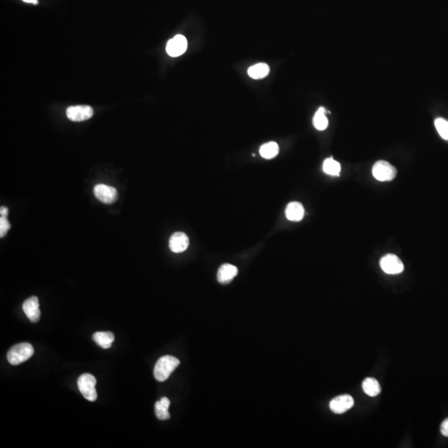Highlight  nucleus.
Segmentation results:
<instances>
[{
	"label": "nucleus",
	"instance_id": "f257e3e1",
	"mask_svg": "<svg viewBox=\"0 0 448 448\" xmlns=\"http://www.w3.org/2000/svg\"><path fill=\"white\" fill-rule=\"evenodd\" d=\"M179 360L171 355H165L157 361L154 366V376L159 382H164L169 378L172 373L179 366Z\"/></svg>",
	"mask_w": 448,
	"mask_h": 448
},
{
	"label": "nucleus",
	"instance_id": "f03ea898",
	"mask_svg": "<svg viewBox=\"0 0 448 448\" xmlns=\"http://www.w3.org/2000/svg\"><path fill=\"white\" fill-rule=\"evenodd\" d=\"M34 354V349L28 343H21L11 348L7 359L12 365H18L29 360Z\"/></svg>",
	"mask_w": 448,
	"mask_h": 448
},
{
	"label": "nucleus",
	"instance_id": "7ed1b4c3",
	"mask_svg": "<svg viewBox=\"0 0 448 448\" xmlns=\"http://www.w3.org/2000/svg\"><path fill=\"white\" fill-rule=\"evenodd\" d=\"M96 379L90 373H84L77 380L79 390L86 400L94 402L97 398L96 390Z\"/></svg>",
	"mask_w": 448,
	"mask_h": 448
},
{
	"label": "nucleus",
	"instance_id": "20e7f679",
	"mask_svg": "<svg viewBox=\"0 0 448 448\" xmlns=\"http://www.w3.org/2000/svg\"><path fill=\"white\" fill-rule=\"evenodd\" d=\"M373 175L377 180L381 182L391 181L397 175L395 167L384 160L376 162L373 167Z\"/></svg>",
	"mask_w": 448,
	"mask_h": 448
},
{
	"label": "nucleus",
	"instance_id": "39448f33",
	"mask_svg": "<svg viewBox=\"0 0 448 448\" xmlns=\"http://www.w3.org/2000/svg\"><path fill=\"white\" fill-rule=\"evenodd\" d=\"M94 194L96 199L106 204H113L118 199V193L116 189L106 184H96L94 188Z\"/></svg>",
	"mask_w": 448,
	"mask_h": 448
},
{
	"label": "nucleus",
	"instance_id": "423d86ee",
	"mask_svg": "<svg viewBox=\"0 0 448 448\" xmlns=\"http://www.w3.org/2000/svg\"><path fill=\"white\" fill-rule=\"evenodd\" d=\"M380 267L387 274L396 275L403 272V262L396 255L388 254L381 259Z\"/></svg>",
	"mask_w": 448,
	"mask_h": 448
},
{
	"label": "nucleus",
	"instance_id": "0eeeda50",
	"mask_svg": "<svg viewBox=\"0 0 448 448\" xmlns=\"http://www.w3.org/2000/svg\"><path fill=\"white\" fill-rule=\"evenodd\" d=\"M93 116V109L90 106H73L67 109V116L71 121H83L91 118Z\"/></svg>",
	"mask_w": 448,
	"mask_h": 448
},
{
	"label": "nucleus",
	"instance_id": "6e6552de",
	"mask_svg": "<svg viewBox=\"0 0 448 448\" xmlns=\"http://www.w3.org/2000/svg\"><path fill=\"white\" fill-rule=\"evenodd\" d=\"M187 47L188 43L185 37L183 35H176L167 43L166 52L170 57L176 58L186 52Z\"/></svg>",
	"mask_w": 448,
	"mask_h": 448
},
{
	"label": "nucleus",
	"instance_id": "1a4fd4ad",
	"mask_svg": "<svg viewBox=\"0 0 448 448\" xmlns=\"http://www.w3.org/2000/svg\"><path fill=\"white\" fill-rule=\"evenodd\" d=\"M355 403L354 398L350 395L338 396L336 398L331 400L330 403V408L333 413L341 414L352 408Z\"/></svg>",
	"mask_w": 448,
	"mask_h": 448
},
{
	"label": "nucleus",
	"instance_id": "9d476101",
	"mask_svg": "<svg viewBox=\"0 0 448 448\" xmlns=\"http://www.w3.org/2000/svg\"><path fill=\"white\" fill-rule=\"evenodd\" d=\"M23 310L32 322H38L40 320L41 311L38 297H32L27 299L23 302Z\"/></svg>",
	"mask_w": 448,
	"mask_h": 448
},
{
	"label": "nucleus",
	"instance_id": "9b49d317",
	"mask_svg": "<svg viewBox=\"0 0 448 448\" xmlns=\"http://www.w3.org/2000/svg\"><path fill=\"white\" fill-rule=\"evenodd\" d=\"M189 237L184 232H174L169 238V248L172 252L175 253L184 252L189 247Z\"/></svg>",
	"mask_w": 448,
	"mask_h": 448
},
{
	"label": "nucleus",
	"instance_id": "f8f14e48",
	"mask_svg": "<svg viewBox=\"0 0 448 448\" xmlns=\"http://www.w3.org/2000/svg\"><path fill=\"white\" fill-rule=\"evenodd\" d=\"M238 273L237 267L231 264L222 265L218 272V281L221 284H227L232 282Z\"/></svg>",
	"mask_w": 448,
	"mask_h": 448
},
{
	"label": "nucleus",
	"instance_id": "ddd939ff",
	"mask_svg": "<svg viewBox=\"0 0 448 448\" xmlns=\"http://www.w3.org/2000/svg\"><path fill=\"white\" fill-rule=\"evenodd\" d=\"M305 215V209L302 204L298 202H292L287 205L286 216L290 221L299 222L302 220Z\"/></svg>",
	"mask_w": 448,
	"mask_h": 448
},
{
	"label": "nucleus",
	"instance_id": "4468645a",
	"mask_svg": "<svg viewBox=\"0 0 448 448\" xmlns=\"http://www.w3.org/2000/svg\"><path fill=\"white\" fill-rule=\"evenodd\" d=\"M170 405V401L169 398H162L160 400L158 401L154 406V410H155V415L159 420H167L170 418V414L169 413V408Z\"/></svg>",
	"mask_w": 448,
	"mask_h": 448
},
{
	"label": "nucleus",
	"instance_id": "2eb2a0df",
	"mask_svg": "<svg viewBox=\"0 0 448 448\" xmlns=\"http://www.w3.org/2000/svg\"><path fill=\"white\" fill-rule=\"evenodd\" d=\"M363 390L370 397H376L381 392L380 384L375 378H367L363 381Z\"/></svg>",
	"mask_w": 448,
	"mask_h": 448
},
{
	"label": "nucleus",
	"instance_id": "dca6fc26",
	"mask_svg": "<svg viewBox=\"0 0 448 448\" xmlns=\"http://www.w3.org/2000/svg\"><path fill=\"white\" fill-rule=\"evenodd\" d=\"M92 339L99 346L109 349L115 340V335L111 332H96L92 335Z\"/></svg>",
	"mask_w": 448,
	"mask_h": 448
},
{
	"label": "nucleus",
	"instance_id": "f3484780",
	"mask_svg": "<svg viewBox=\"0 0 448 448\" xmlns=\"http://www.w3.org/2000/svg\"><path fill=\"white\" fill-rule=\"evenodd\" d=\"M247 73H248L250 77H252V78L257 79V80L264 78L269 74V66L266 63H257L256 65H253L249 68Z\"/></svg>",
	"mask_w": 448,
	"mask_h": 448
},
{
	"label": "nucleus",
	"instance_id": "a211bd4d",
	"mask_svg": "<svg viewBox=\"0 0 448 448\" xmlns=\"http://www.w3.org/2000/svg\"><path fill=\"white\" fill-rule=\"evenodd\" d=\"M279 153V146L276 142H268L260 148V154L264 159H270L277 156Z\"/></svg>",
	"mask_w": 448,
	"mask_h": 448
},
{
	"label": "nucleus",
	"instance_id": "6ab92c4d",
	"mask_svg": "<svg viewBox=\"0 0 448 448\" xmlns=\"http://www.w3.org/2000/svg\"><path fill=\"white\" fill-rule=\"evenodd\" d=\"M326 110L324 107H320L318 109L315 116L313 118V125L315 126V129H317L318 131H324L327 128L328 119L325 116Z\"/></svg>",
	"mask_w": 448,
	"mask_h": 448
},
{
	"label": "nucleus",
	"instance_id": "aec40b11",
	"mask_svg": "<svg viewBox=\"0 0 448 448\" xmlns=\"http://www.w3.org/2000/svg\"><path fill=\"white\" fill-rule=\"evenodd\" d=\"M323 170L325 174H329V175L339 176L340 170H341V166H340V163L333 158H328L324 161Z\"/></svg>",
	"mask_w": 448,
	"mask_h": 448
},
{
	"label": "nucleus",
	"instance_id": "412c9836",
	"mask_svg": "<svg viewBox=\"0 0 448 448\" xmlns=\"http://www.w3.org/2000/svg\"><path fill=\"white\" fill-rule=\"evenodd\" d=\"M435 126L441 137L448 141V121L443 118L436 119Z\"/></svg>",
	"mask_w": 448,
	"mask_h": 448
},
{
	"label": "nucleus",
	"instance_id": "4be33fe9",
	"mask_svg": "<svg viewBox=\"0 0 448 448\" xmlns=\"http://www.w3.org/2000/svg\"><path fill=\"white\" fill-rule=\"evenodd\" d=\"M10 223L6 217L0 218V237H3L7 234L8 230L10 229Z\"/></svg>",
	"mask_w": 448,
	"mask_h": 448
},
{
	"label": "nucleus",
	"instance_id": "5701e85b",
	"mask_svg": "<svg viewBox=\"0 0 448 448\" xmlns=\"http://www.w3.org/2000/svg\"><path fill=\"white\" fill-rule=\"evenodd\" d=\"M441 433L444 437L448 438V418L445 419L441 425Z\"/></svg>",
	"mask_w": 448,
	"mask_h": 448
},
{
	"label": "nucleus",
	"instance_id": "b1692460",
	"mask_svg": "<svg viewBox=\"0 0 448 448\" xmlns=\"http://www.w3.org/2000/svg\"><path fill=\"white\" fill-rule=\"evenodd\" d=\"M0 214H1V216L2 217H8V208H6V207L2 206L0 208Z\"/></svg>",
	"mask_w": 448,
	"mask_h": 448
},
{
	"label": "nucleus",
	"instance_id": "393cba45",
	"mask_svg": "<svg viewBox=\"0 0 448 448\" xmlns=\"http://www.w3.org/2000/svg\"><path fill=\"white\" fill-rule=\"evenodd\" d=\"M23 1L26 2V3H34V4L38 3V0H23Z\"/></svg>",
	"mask_w": 448,
	"mask_h": 448
}]
</instances>
